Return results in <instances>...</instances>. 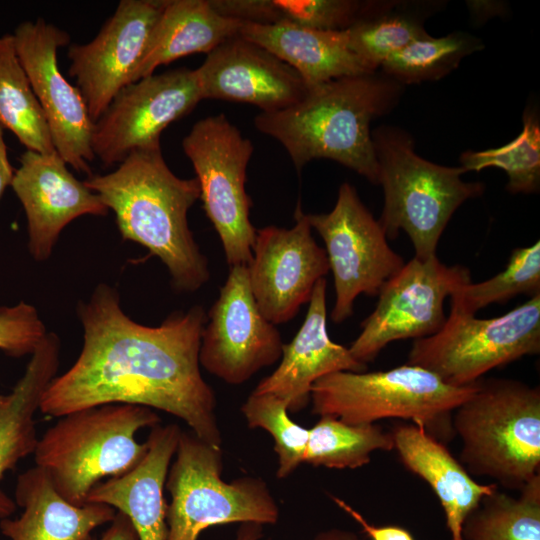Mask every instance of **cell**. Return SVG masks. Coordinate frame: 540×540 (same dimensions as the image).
<instances>
[{"label":"cell","instance_id":"38","mask_svg":"<svg viewBox=\"0 0 540 540\" xmlns=\"http://www.w3.org/2000/svg\"><path fill=\"white\" fill-rule=\"evenodd\" d=\"M263 525L258 523H241L234 540H261ZM314 540H364L356 533L340 528H331L318 533Z\"/></svg>","mask_w":540,"mask_h":540},{"label":"cell","instance_id":"36","mask_svg":"<svg viewBox=\"0 0 540 540\" xmlns=\"http://www.w3.org/2000/svg\"><path fill=\"white\" fill-rule=\"evenodd\" d=\"M46 335L45 325L32 305L20 302L0 307V349L7 355H32Z\"/></svg>","mask_w":540,"mask_h":540},{"label":"cell","instance_id":"32","mask_svg":"<svg viewBox=\"0 0 540 540\" xmlns=\"http://www.w3.org/2000/svg\"><path fill=\"white\" fill-rule=\"evenodd\" d=\"M483 47L479 38L465 32L439 38L429 35L391 54L380 68L401 85L438 80L456 69L464 57Z\"/></svg>","mask_w":540,"mask_h":540},{"label":"cell","instance_id":"8","mask_svg":"<svg viewBox=\"0 0 540 540\" xmlns=\"http://www.w3.org/2000/svg\"><path fill=\"white\" fill-rule=\"evenodd\" d=\"M165 487L166 540H198L205 529L228 523L276 524L279 506L266 482L244 476L225 482L222 449L181 431Z\"/></svg>","mask_w":540,"mask_h":540},{"label":"cell","instance_id":"17","mask_svg":"<svg viewBox=\"0 0 540 540\" xmlns=\"http://www.w3.org/2000/svg\"><path fill=\"white\" fill-rule=\"evenodd\" d=\"M291 228L256 230L247 265L252 295L262 315L279 325L293 319L309 302L316 283L330 271L324 248L312 236L300 203Z\"/></svg>","mask_w":540,"mask_h":540},{"label":"cell","instance_id":"39","mask_svg":"<svg viewBox=\"0 0 540 540\" xmlns=\"http://www.w3.org/2000/svg\"><path fill=\"white\" fill-rule=\"evenodd\" d=\"M92 540H139V538L129 518L117 511L101 537Z\"/></svg>","mask_w":540,"mask_h":540},{"label":"cell","instance_id":"25","mask_svg":"<svg viewBox=\"0 0 540 540\" xmlns=\"http://www.w3.org/2000/svg\"><path fill=\"white\" fill-rule=\"evenodd\" d=\"M60 341L55 333L46 337L31 355L23 376L0 406V481L18 462L34 453L38 437L35 413L43 393L56 377ZM16 503L0 487V520L10 517Z\"/></svg>","mask_w":540,"mask_h":540},{"label":"cell","instance_id":"3","mask_svg":"<svg viewBox=\"0 0 540 540\" xmlns=\"http://www.w3.org/2000/svg\"><path fill=\"white\" fill-rule=\"evenodd\" d=\"M401 91L376 72L342 77L308 89L286 109L259 113L254 125L283 145L298 172L312 160L330 159L379 184L370 123L395 106Z\"/></svg>","mask_w":540,"mask_h":540},{"label":"cell","instance_id":"1","mask_svg":"<svg viewBox=\"0 0 540 540\" xmlns=\"http://www.w3.org/2000/svg\"><path fill=\"white\" fill-rule=\"evenodd\" d=\"M83 346L75 363L55 377L39 410L51 417L103 404L158 409L184 421L208 444L222 447L216 396L199 363L207 321L202 306L176 311L145 326L120 307L117 291L99 284L78 307Z\"/></svg>","mask_w":540,"mask_h":540},{"label":"cell","instance_id":"24","mask_svg":"<svg viewBox=\"0 0 540 540\" xmlns=\"http://www.w3.org/2000/svg\"><path fill=\"white\" fill-rule=\"evenodd\" d=\"M239 35L291 66L308 89L342 77L377 72L351 51L344 30L244 22Z\"/></svg>","mask_w":540,"mask_h":540},{"label":"cell","instance_id":"28","mask_svg":"<svg viewBox=\"0 0 540 540\" xmlns=\"http://www.w3.org/2000/svg\"><path fill=\"white\" fill-rule=\"evenodd\" d=\"M0 125L14 133L27 150L56 152L44 112L16 54L12 34L0 36Z\"/></svg>","mask_w":540,"mask_h":540},{"label":"cell","instance_id":"35","mask_svg":"<svg viewBox=\"0 0 540 540\" xmlns=\"http://www.w3.org/2000/svg\"><path fill=\"white\" fill-rule=\"evenodd\" d=\"M241 412L250 428H262L273 437L278 460L277 478H287L303 464L309 429L291 420L282 399L269 393H251Z\"/></svg>","mask_w":540,"mask_h":540},{"label":"cell","instance_id":"21","mask_svg":"<svg viewBox=\"0 0 540 540\" xmlns=\"http://www.w3.org/2000/svg\"><path fill=\"white\" fill-rule=\"evenodd\" d=\"M181 428L161 423L152 427L143 459L129 472L98 483L86 503H101L126 515L139 540H166L167 503L163 491Z\"/></svg>","mask_w":540,"mask_h":540},{"label":"cell","instance_id":"41","mask_svg":"<svg viewBox=\"0 0 540 540\" xmlns=\"http://www.w3.org/2000/svg\"><path fill=\"white\" fill-rule=\"evenodd\" d=\"M5 399H6V395H3L0 393V406L4 403Z\"/></svg>","mask_w":540,"mask_h":540},{"label":"cell","instance_id":"18","mask_svg":"<svg viewBox=\"0 0 540 540\" xmlns=\"http://www.w3.org/2000/svg\"><path fill=\"white\" fill-rule=\"evenodd\" d=\"M194 72L203 100L248 103L264 113L286 109L308 92L291 66L239 34L209 52Z\"/></svg>","mask_w":540,"mask_h":540},{"label":"cell","instance_id":"5","mask_svg":"<svg viewBox=\"0 0 540 540\" xmlns=\"http://www.w3.org/2000/svg\"><path fill=\"white\" fill-rule=\"evenodd\" d=\"M38 439L36 466L72 504H86L100 482L132 470L145 456L146 441L136 433L160 424L151 409L132 404H103L68 413Z\"/></svg>","mask_w":540,"mask_h":540},{"label":"cell","instance_id":"6","mask_svg":"<svg viewBox=\"0 0 540 540\" xmlns=\"http://www.w3.org/2000/svg\"><path fill=\"white\" fill-rule=\"evenodd\" d=\"M372 139L384 192L378 221L387 238H396L402 230L415 258L435 256L451 216L466 200L481 196L485 185L462 180L467 172L462 166H442L420 157L412 138L400 129L380 127Z\"/></svg>","mask_w":540,"mask_h":540},{"label":"cell","instance_id":"33","mask_svg":"<svg viewBox=\"0 0 540 540\" xmlns=\"http://www.w3.org/2000/svg\"><path fill=\"white\" fill-rule=\"evenodd\" d=\"M461 166L479 172L488 167L504 170L506 189L511 193H536L540 186V125L536 113L526 109L523 129L513 140L498 148L468 150L460 156Z\"/></svg>","mask_w":540,"mask_h":540},{"label":"cell","instance_id":"27","mask_svg":"<svg viewBox=\"0 0 540 540\" xmlns=\"http://www.w3.org/2000/svg\"><path fill=\"white\" fill-rule=\"evenodd\" d=\"M225 17L271 25L288 23L322 31H342L366 11L369 1L354 0H210Z\"/></svg>","mask_w":540,"mask_h":540},{"label":"cell","instance_id":"37","mask_svg":"<svg viewBox=\"0 0 540 540\" xmlns=\"http://www.w3.org/2000/svg\"><path fill=\"white\" fill-rule=\"evenodd\" d=\"M332 501L348 514L371 540H414L412 534L399 526H376L369 523L363 515L343 499L330 495Z\"/></svg>","mask_w":540,"mask_h":540},{"label":"cell","instance_id":"9","mask_svg":"<svg viewBox=\"0 0 540 540\" xmlns=\"http://www.w3.org/2000/svg\"><path fill=\"white\" fill-rule=\"evenodd\" d=\"M540 352V294L498 317L450 310L442 328L416 339L407 364L436 374L445 383L471 385L492 369Z\"/></svg>","mask_w":540,"mask_h":540},{"label":"cell","instance_id":"2","mask_svg":"<svg viewBox=\"0 0 540 540\" xmlns=\"http://www.w3.org/2000/svg\"><path fill=\"white\" fill-rule=\"evenodd\" d=\"M83 182L114 212L122 238L162 261L175 290L193 293L209 281L208 260L187 218L200 198L199 183L176 176L160 146L133 150L113 172Z\"/></svg>","mask_w":540,"mask_h":540},{"label":"cell","instance_id":"11","mask_svg":"<svg viewBox=\"0 0 540 540\" xmlns=\"http://www.w3.org/2000/svg\"><path fill=\"white\" fill-rule=\"evenodd\" d=\"M306 218L325 244L335 287L330 317L339 324L353 315L359 295L378 296L405 262L389 246L381 224L347 182L340 186L330 212L306 214Z\"/></svg>","mask_w":540,"mask_h":540},{"label":"cell","instance_id":"10","mask_svg":"<svg viewBox=\"0 0 540 540\" xmlns=\"http://www.w3.org/2000/svg\"><path fill=\"white\" fill-rule=\"evenodd\" d=\"M200 187L206 216L219 235L229 266L248 265L256 229L246 192L247 166L254 147L225 114L197 121L182 140Z\"/></svg>","mask_w":540,"mask_h":540},{"label":"cell","instance_id":"31","mask_svg":"<svg viewBox=\"0 0 540 540\" xmlns=\"http://www.w3.org/2000/svg\"><path fill=\"white\" fill-rule=\"evenodd\" d=\"M394 450L392 435L380 425L348 424L332 416H320L309 429L303 464L333 469L367 465L375 451Z\"/></svg>","mask_w":540,"mask_h":540},{"label":"cell","instance_id":"12","mask_svg":"<svg viewBox=\"0 0 540 540\" xmlns=\"http://www.w3.org/2000/svg\"><path fill=\"white\" fill-rule=\"evenodd\" d=\"M470 282L467 267L448 266L436 255L426 260L414 257L383 285L375 309L348 348L350 353L367 364L391 342L434 335L447 318L445 299Z\"/></svg>","mask_w":540,"mask_h":540},{"label":"cell","instance_id":"34","mask_svg":"<svg viewBox=\"0 0 540 540\" xmlns=\"http://www.w3.org/2000/svg\"><path fill=\"white\" fill-rule=\"evenodd\" d=\"M540 294V243L516 248L512 251L506 268L492 278L480 283L470 282L451 296V309L475 315L494 303H505L512 297Z\"/></svg>","mask_w":540,"mask_h":540},{"label":"cell","instance_id":"4","mask_svg":"<svg viewBox=\"0 0 540 540\" xmlns=\"http://www.w3.org/2000/svg\"><path fill=\"white\" fill-rule=\"evenodd\" d=\"M459 461L470 475L519 491L540 474V389L513 379L477 381L452 413Z\"/></svg>","mask_w":540,"mask_h":540},{"label":"cell","instance_id":"14","mask_svg":"<svg viewBox=\"0 0 540 540\" xmlns=\"http://www.w3.org/2000/svg\"><path fill=\"white\" fill-rule=\"evenodd\" d=\"M283 345L280 332L256 304L247 266H230L226 282L207 315L200 365L227 384L241 385L280 360Z\"/></svg>","mask_w":540,"mask_h":540},{"label":"cell","instance_id":"13","mask_svg":"<svg viewBox=\"0 0 540 540\" xmlns=\"http://www.w3.org/2000/svg\"><path fill=\"white\" fill-rule=\"evenodd\" d=\"M194 69L152 74L124 87L94 123L91 149L105 167L136 149L160 146L163 130L201 101Z\"/></svg>","mask_w":540,"mask_h":540},{"label":"cell","instance_id":"29","mask_svg":"<svg viewBox=\"0 0 540 540\" xmlns=\"http://www.w3.org/2000/svg\"><path fill=\"white\" fill-rule=\"evenodd\" d=\"M518 492L485 495L466 517L462 540H540V474Z\"/></svg>","mask_w":540,"mask_h":540},{"label":"cell","instance_id":"20","mask_svg":"<svg viewBox=\"0 0 540 540\" xmlns=\"http://www.w3.org/2000/svg\"><path fill=\"white\" fill-rule=\"evenodd\" d=\"M326 288L325 278L316 283L305 320L292 341L283 345L278 367L252 391L275 395L287 404L289 412L308 406L312 385L321 377L338 371L367 370V364L356 360L348 348L330 339Z\"/></svg>","mask_w":540,"mask_h":540},{"label":"cell","instance_id":"40","mask_svg":"<svg viewBox=\"0 0 540 540\" xmlns=\"http://www.w3.org/2000/svg\"><path fill=\"white\" fill-rule=\"evenodd\" d=\"M15 170L11 166L8 155L7 147L4 141L3 127L0 125V198L3 195L5 189L11 186Z\"/></svg>","mask_w":540,"mask_h":540},{"label":"cell","instance_id":"23","mask_svg":"<svg viewBox=\"0 0 540 540\" xmlns=\"http://www.w3.org/2000/svg\"><path fill=\"white\" fill-rule=\"evenodd\" d=\"M390 433L402 464L427 482L437 496L451 540H462L466 517L498 485L474 480L445 443L416 424H397Z\"/></svg>","mask_w":540,"mask_h":540},{"label":"cell","instance_id":"16","mask_svg":"<svg viewBox=\"0 0 540 540\" xmlns=\"http://www.w3.org/2000/svg\"><path fill=\"white\" fill-rule=\"evenodd\" d=\"M166 1L122 0L90 42L69 45V75L93 123L134 82Z\"/></svg>","mask_w":540,"mask_h":540},{"label":"cell","instance_id":"30","mask_svg":"<svg viewBox=\"0 0 540 540\" xmlns=\"http://www.w3.org/2000/svg\"><path fill=\"white\" fill-rule=\"evenodd\" d=\"M407 4L396 1H370L364 14L345 29L351 51L372 69L411 42L429 36L423 19Z\"/></svg>","mask_w":540,"mask_h":540},{"label":"cell","instance_id":"19","mask_svg":"<svg viewBox=\"0 0 540 540\" xmlns=\"http://www.w3.org/2000/svg\"><path fill=\"white\" fill-rule=\"evenodd\" d=\"M19 161L11 187L26 214L29 251L36 261H45L65 226L83 215L104 216L109 209L57 152L26 150Z\"/></svg>","mask_w":540,"mask_h":540},{"label":"cell","instance_id":"26","mask_svg":"<svg viewBox=\"0 0 540 540\" xmlns=\"http://www.w3.org/2000/svg\"><path fill=\"white\" fill-rule=\"evenodd\" d=\"M243 23L219 14L209 0H167L134 82L181 57L208 54L225 40L238 35Z\"/></svg>","mask_w":540,"mask_h":540},{"label":"cell","instance_id":"15","mask_svg":"<svg viewBox=\"0 0 540 540\" xmlns=\"http://www.w3.org/2000/svg\"><path fill=\"white\" fill-rule=\"evenodd\" d=\"M13 35L18 59L44 112L52 142L60 157L79 173L93 175V121L77 87L60 72L58 49L69 34L44 19L21 23Z\"/></svg>","mask_w":540,"mask_h":540},{"label":"cell","instance_id":"7","mask_svg":"<svg viewBox=\"0 0 540 540\" xmlns=\"http://www.w3.org/2000/svg\"><path fill=\"white\" fill-rule=\"evenodd\" d=\"M476 385L453 386L433 372L409 364L386 371H338L312 385L311 411L353 425L386 418L409 420L447 443L455 437L452 413Z\"/></svg>","mask_w":540,"mask_h":540},{"label":"cell","instance_id":"22","mask_svg":"<svg viewBox=\"0 0 540 540\" xmlns=\"http://www.w3.org/2000/svg\"><path fill=\"white\" fill-rule=\"evenodd\" d=\"M15 503L23 509L21 515L0 520V531L10 540H92V532L117 512L101 503H70L38 466L18 476Z\"/></svg>","mask_w":540,"mask_h":540}]
</instances>
